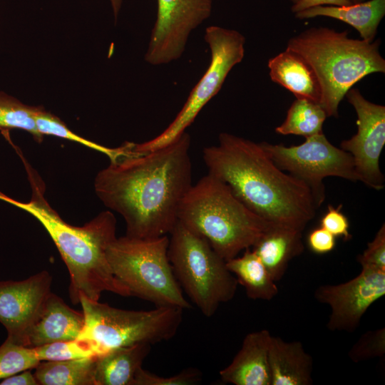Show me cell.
I'll return each mask as SVG.
<instances>
[{
  "label": "cell",
  "mask_w": 385,
  "mask_h": 385,
  "mask_svg": "<svg viewBox=\"0 0 385 385\" xmlns=\"http://www.w3.org/2000/svg\"><path fill=\"white\" fill-rule=\"evenodd\" d=\"M36 106L23 103L16 98L0 91V130L5 135L9 130L27 131L37 142L43 140L38 133L34 113Z\"/></svg>",
  "instance_id": "cell-26"
},
{
  "label": "cell",
  "mask_w": 385,
  "mask_h": 385,
  "mask_svg": "<svg viewBox=\"0 0 385 385\" xmlns=\"http://www.w3.org/2000/svg\"><path fill=\"white\" fill-rule=\"evenodd\" d=\"M385 294V270L361 267L354 278L338 284L321 285L314 298L330 307V331L354 332L367 309Z\"/></svg>",
  "instance_id": "cell-13"
},
{
  "label": "cell",
  "mask_w": 385,
  "mask_h": 385,
  "mask_svg": "<svg viewBox=\"0 0 385 385\" xmlns=\"http://www.w3.org/2000/svg\"><path fill=\"white\" fill-rule=\"evenodd\" d=\"M271 80L292 93L296 98L319 103L321 90L308 63L297 53L285 49L268 61Z\"/></svg>",
  "instance_id": "cell-19"
},
{
  "label": "cell",
  "mask_w": 385,
  "mask_h": 385,
  "mask_svg": "<svg viewBox=\"0 0 385 385\" xmlns=\"http://www.w3.org/2000/svg\"><path fill=\"white\" fill-rule=\"evenodd\" d=\"M169 237L115 238L106 249L115 277L135 296L156 307L190 309L173 273L168 256Z\"/></svg>",
  "instance_id": "cell-6"
},
{
  "label": "cell",
  "mask_w": 385,
  "mask_h": 385,
  "mask_svg": "<svg viewBox=\"0 0 385 385\" xmlns=\"http://www.w3.org/2000/svg\"><path fill=\"white\" fill-rule=\"evenodd\" d=\"M190 146V137L184 132L164 147L135 150L110 162L97 174L95 192L105 206L123 217L125 235L148 239L173 231L192 186Z\"/></svg>",
  "instance_id": "cell-1"
},
{
  "label": "cell",
  "mask_w": 385,
  "mask_h": 385,
  "mask_svg": "<svg viewBox=\"0 0 385 385\" xmlns=\"http://www.w3.org/2000/svg\"><path fill=\"white\" fill-rule=\"evenodd\" d=\"M218 140L203 149L208 173L266 221L303 231L317 208L310 188L281 170L260 143L227 133Z\"/></svg>",
  "instance_id": "cell-2"
},
{
  "label": "cell",
  "mask_w": 385,
  "mask_h": 385,
  "mask_svg": "<svg viewBox=\"0 0 385 385\" xmlns=\"http://www.w3.org/2000/svg\"><path fill=\"white\" fill-rule=\"evenodd\" d=\"M21 158L31 188V200L19 202L4 193L0 200L26 211L46 230L68 270L71 302L80 304L81 296L98 301L105 291L130 297L115 277L106 257L108 246L116 238L114 215L106 210L83 226L68 224L46 200L45 185L37 172L21 155Z\"/></svg>",
  "instance_id": "cell-3"
},
{
  "label": "cell",
  "mask_w": 385,
  "mask_h": 385,
  "mask_svg": "<svg viewBox=\"0 0 385 385\" xmlns=\"http://www.w3.org/2000/svg\"><path fill=\"white\" fill-rule=\"evenodd\" d=\"M39 362L34 349L6 339L0 346V380L36 368Z\"/></svg>",
  "instance_id": "cell-28"
},
{
  "label": "cell",
  "mask_w": 385,
  "mask_h": 385,
  "mask_svg": "<svg viewBox=\"0 0 385 385\" xmlns=\"http://www.w3.org/2000/svg\"><path fill=\"white\" fill-rule=\"evenodd\" d=\"M357 260L361 267L385 270L384 224L378 230L374 240L368 243L367 248L358 256Z\"/></svg>",
  "instance_id": "cell-31"
},
{
  "label": "cell",
  "mask_w": 385,
  "mask_h": 385,
  "mask_svg": "<svg viewBox=\"0 0 385 385\" xmlns=\"http://www.w3.org/2000/svg\"><path fill=\"white\" fill-rule=\"evenodd\" d=\"M51 275L45 270L23 280H0V323L7 332V339L24 346L51 292Z\"/></svg>",
  "instance_id": "cell-14"
},
{
  "label": "cell",
  "mask_w": 385,
  "mask_h": 385,
  "mask_svg": "<svg viewBox=\"0 0 385 385\" xmlns=\"http://www.w3.org/2000/svg\"><path fill=\"white\" fill-rule=\"evenodd\" d=\"M96 357L42 361L34 373L39 385H95Z\"/></svg>",
  "instance_id": "cell-23"
},
{
  "label": "cell",
  "mask_w": 385,
  "mask_h": 385,
  "mask_svg": "<svg viewBox=\"0 0 385 385\" xmlns=\"http://www.w3.org/2000/svg\"><path fill=\"white\" fill-rule=\"evenodd\" d=\"M157 18L145 55L163 65L179 59L190 33L211 15L212 0H157Z\"/></svg>",
  "instance_id": "cell-11"
},
{
  "label": "cell",
  "mask_w": 385,
  "mask_h": 385,
  "mask_svg": "<svg viewBox=\"0 0 385 385\" xmlns=\"http://www.w3.org/2000/svg\"><path fill=\"white\" fill-rule=\"evenodd\" d=\"M342 205L338 208L328 205L327 211L321 220V227L334 237H342L345 241L351 239L349 223L347 217L341 212Z\"/></svg>",
  "instance_id": "cell-32"
},
{
  "label": "cell",
  "mask_w": 385,
  "mask_h": 385,
  "mask_svg": "<svg viewBox=\"0 0 385 385\" xmlns=\"http://www.w3.org/2000/svg\"><path fill=\"white\" fill-rule=\"evenodd\" d=\"M202 373L197 369L188 368L169 377L154 374L140 367L133 385H195L202 381Z\"/></svg>",
  "instance_id": "cell-30"
},
{
  "label": "cell",
  "mask_w": 385,
  "mask_h": 385,
  "mask_svg": "<svg viewBox=\"0 0 385 385\" xmlns=\"http://www.w3.org/2000/svg\"><path fill=\"white\" fill-rule=\"evenodd\" d=\"M34 115L37 130L43 137L53 135L78 143L105 154L110 162L131 155L135 151V143L131 142L111 148L84 138L73 133L59 118L46 111L42 106H36Z\"/></svg>",
  "instance_id": "cell-24"
},
{
  "label": "cell",
  "mask_w": 385,
  "mask_h": 385,
  "mask_svg": "<svg viewBox=\"0 0 385 385\" xmlns=\"http://www.w3.org/2000/svg\"><path fill=\"white\" fill-rule=\"evenodd\" d=\"M271 337L267 329L247 334L232 362L220 371L222 381L235 385H271L268 356Z\"/></svg>",
  "instance_id": "cell-15"
},
{
  "label": "cell",
  "mask_w": 385,
  "mask_h": 385,
  "mask_svg": "<svg viewBox=\"0 0 385 385\" xmlns=\"http://www.w3.org/2000/svg\"><path fill=\"white\" fill-rule=\"evenodd\" d=\"M178 221L205 238L225 261L237 256L273 226L245 206L229 186L210 173L183 197Z\"/></svg>",
  "instance_id": "cell-5"
},
{
  "label": "cell",
  "mask_w": 385,
  "mask_h": 385,
  "mask_svg": "<svg viewBox=\"0 0 385 385\" xmlns=\"http://www.w3.org/2000/svg\"><path fill=\"white\" fill-rule=\"evenodd\" d=\"M84 325L78 339L95 342L105 352L137 344L168 341L177 333L183 309L156 307L149 311L125 310L81 296Z\"/></svg>",
  "instance_id": "cell-8"
},
{
  "label": "cell",
  "mask_w": 385,
  "mask_h": 385,
  "mask_svg": "<svg viewBox=\"0 0 385 385\" xmlns=\"http://www.w3.org/2000/svg\"><path fill=\"white\" fill-rule=\"evenodd\" d=\"M170 235L168 256L175 278L201 313L211 317L234 298L237 281L205 238L180 221Z\"/></svg>",
  "instance_id": "cell-7"
},
{
  "label": "cell",
  "mask_w": 385,
  "mask_h": 385,
  "mask_svg": "<svg viewBox=\"0 0 385 385\" xmlns=\"http://www.w3.org/2000/svg\"><path fill=\"white\" fill-rule=\"evenodd\" d=\"M83 325V312L73 309L51 292L26 336L24 346L33 349L77 339Z\"/></svg>",
  "instance_id": "cell-16"
},
{
  "label": "cell",
  "mask_w": 385,
  "mask_h": 385,
  "mask_svg": "<svg viewBox=\"0 0 385 385\" xmlns=\"http://www.w3.org/2000/svg\"><path fill=\"white\" fill-rule=\"evenodd\" d=\"M345 96L357 115V133L341 142L340 148L352 156L358 180L375 190L384 187L379 158L385 144V106L366 100L356 88Z\"/></svg>",
  "instance_id": "cell-12"
},
{
  "label": "cell",
  "mask_w": 385,
  "mask_h": 385,
  "mask_svg": "<svg viewBox=\"0 0 385 385\" xmlns=\"http://www.w3.org/2000/svg\"><path fill=\"white\" fill-rule=\"evenodd\" d=\"M283 171L304 182L311 190L317 207L324 200V178L339 177L357 181L351 154L332 145L323 133L306 138L298 145L260 143Z\"/></svg>",
  "instance_id": "cell-10"
},
{
  "label": "cell",
  "mask_w": 385,
  "mask_h": 385,
  "mask_svg": "<svg viewBox=\"0 0 385 385\" xmlns=\"http://www.w3.org/2000/svg\"><path fill=\"white\" fill-rule=\"evenodd\" d=\"M271 385H310L313 359L299 341L271 337L269 348Z\"/></svg>",
  "instance_id": "cell-17"
},
{
  "label": "cell",
  "mask_w": 385,
  "mask_h": 385,
  "mask_svg": "<svg viewBox=\"0 0 385 385\" xmlns=\"http://www.w3.org/2000/svg\"><path fill=\"white\" fill-rule=\"evenodd\" d=\"M350 4H351L350 0H298L292 6L291 11L296 14L318 6L330 5L342 6Z\"/></svg>",
  "instance_id": "cell-34"
},
{
  "label": "cell",
  "mask_w": 385,
  "mask_h": 385,
  "mask_svg": "<svg viewBox=\"0 0 385 385\" xmlns=\"http://www.w3.org/2000/svg\"><path fill=\"white\" fill-rule=\"evenodd\" d=\"M327 115L319 103L296 98L287 111L284 122L275 128L281 135H296L305 138L322 133Z\"/></svg>",
  "instance_id": "cell-25"
},
{
  "label": "cell",
  "mask_w": 385,
  "mask_h": 385,
  "mask_svg": "<svg viewBox=\"0 0 385 385\" xmlns=\"http://www.w3.org/2000/svg\"><path fill=\"white\" fill-rule=\"evenodd\" d=\"M252 247L276 282L284 275L289 262L303 252L302 231L274 225Z\"/></svg>",
  "instance_id": "cell-18"
},
{
  "label": "cell",
  "mask_w": 385,
  "mask_h": 385,
  "mask_svg": "<svg viewBox=\"0 0 385 385\" xmlns=\"http://www.w3.org/2000/svg\"><path fill=\"white\" fill-rule=\"evenodd\" d=\"M336 237L323 227L313 230L307 237L309 248L315 253L324 254L334 250Z\"/></svg>",
  "instance_id": "cell-33"
},
{
  "label": "cell",
  "mask_w": 385,
  "mask_h": 385,
  "mask_svg": "<svg viewBox=\"0 0 385 385\" xmlns=\"http://www.w3.org/2000/svg\"><path fill=\"white\" fill-rule=\"evenodd\" d=\"M294 14L299 19L326 16L342 21L354 27L362 40L371 43L385 15V0L364 1L342 6H318Z\"/></svg>",
  "instance_id": "cell-20"
},
{
  "label": "cell",
  "mask_w": 385,
  "mask_h": 385,
  "mask_svg": "<svg viewBox=\"0 0 385 385\" xmlns=\"http://www.w3.org/2000/svg\"><path fill=\"white\" fill-rule=\"evenodd\" d=\"M151 349V344H137L108 350L96 357L95 385H133L135 375Z\"/></svg>",
  "instance_id": "cell-21"
},
{
  "label": "cell",
  "mask_w": 385,
  "mask_h": 385,
  "mask_svg": "<svg viewBox=\"0 0 385 385\" xmlns=\"http://www.w3.org/2000/svg\"><path fill=\"white\" fill-rule=\"evenodd\" d=\"M228 270L252 299L271 300L278 294V288L259 257L247 248L241 257L226 261Z\"/></svg>",
  "instance_id": "cell-22"
},
{
  "label": "cell",
  "mask_w": 385,
  "mask_h": 385,
  "mask_svg": "<svg viewBox=\"0 0 385 385\" xmlns=\"http://www.w3.org/2000/svg\"><path fill=\"white\" fill-rule=\"evenodd\" d=\"M0 385H39V384L31 369H28L1 379Z\"/></svg>",
  "instance_id": "cell-35"
},
{
  "label": "cell",
  "mask_w": 385,
  "mask_h": 385,
  "mask_svg": "<svg viewBox=\"0 0 385 385\" xmlns=\"http://www.w3.org/2000/svg\"><path fill=\"white\" fill-rule=\"evenodd\" d=\"M33 349L40 361L81 359L106 353L93 341L78 338L56 342Z\"/></svg>",
  "instance_id": "cell-27"
},
{
  "label": "cell",
  "mask_w": 385,
  "mask_h": 385,
  "mask_svg": "<svg viewBox=\"0 0 385 385\" xmlns=\"http://www.w3.org/2000/svg\"><path fill=\"white\" fill-rule=\"evenodd\" d=\"M385 354L384 327L364 333L349 351L348 356L354 362H360Z\"/></svg>",
  "instance_id": "cell-29"
},
{
  "label": "cell",
  "mask_w": 385,
  "mask_h": 385,
  "mask_svg": "<svg viewBox=\"0 0 385 385\" xmlns=\"http://www.w3.org/2000/svg\"><path fill=\"white\" fill-rule=\"evenodd\" d=\"M365 0H350L351 4H357L364 1Z\"/></svg>",
  "instance_id": "cell-37"
},
{
  "label": "cell",
  "mask_w": 385,
  "mask_h": 385,
  "mask_svg": "<svg viewBox=\"0 0 385 385\" xmlns=\"http://www.w3.org/2000/svg\"><path fill=\"white\" fill-rule=\"evenodd\" d=\"M379 40L349 36L347 31L312 27L289 38L286 49L302 57L314 71L321 90L319 104L327 117H337L341 101L369 74L385 72Z\"/></svg>",
  "instance_id": "cell-4"
},
{
  "label": "cell",
  "mask_w": 385,
  "mask_h": 385,
  "mask_svg": "<svg viewBox=\"0 0 385 385\" xmlns=\"http://www.w3.org/2000/svg\"><path fill=\"white\" fill-rule=\"evenodd\" d=\"M108 1L111 4L115 19L116 20L118 16L119 11L121 9L123 0H108Z\"/></svg>",
  "instance_id": "cell-36"
},
{
  "label": "cell",
  "mask_w": 385,
  "mask_h": 385,
  "mask_svg": "<svg viewBox=\"0 0 385 385\" xmlns=\"http://www.w3.org/2000/svg\"><path fill=\"white\" fill-rule=\"evenodd\" d=\"M204 39L210 51V63L204 75L192 89L183 107L172 123L154 138L135 144V150L148 152L177 140L194 121L201 109L221 89L231 69L245 55V36L237 31L211 26Z\"/></svg>",
  "instance_id": "cell-9"
},
{
  "label": "cell",
  "mask_w": 385,
  "mask_h": 385,
  "mask_svg": "<svg viewBox=\"0 0 385 385\" xmlns=\"http://www.w3.org/2000/svg\"><path fill=\"white\" fill-rule=\"evenodd\" d=\"M291 1L293 4L295 3L296 1H297L298 0H289Z\"/></svg>",
  "instance_id": "cell-38"
}]
</instances>
